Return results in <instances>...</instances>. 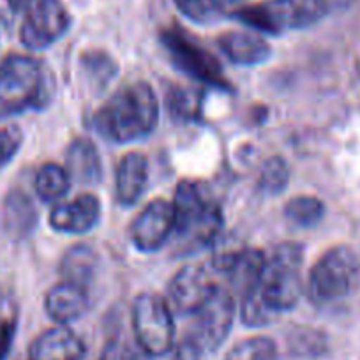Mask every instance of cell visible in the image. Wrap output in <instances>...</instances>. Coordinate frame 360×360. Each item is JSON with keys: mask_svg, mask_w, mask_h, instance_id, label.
Here are the masks:
<instances>
[{"mask_svg": "<svg viewBox=\"0 0 360 360\" xmlns=\"http://www.w3.org/2000/svg\"><path fill=\"white\" fill-rule=\"evenodd\" d=\"M216 286L205 266L188 265L169 281L166 300L175 313L196 314L205 306Z\"/></svg>", "mask_w": 360, "mask_h": 360, "instance_id": "obj_11", "label": "cell"}, {"mask_svg": "<svg viewBox=\"0 0 360 360\" xmlns=\"http://www.w3.org/2000/svg\"><path fill=\"white\" fill-rule=\"evenodd\" d=\"M23 145V131L18 126L0 127V169L16 158Z\"/></svg>", "mask_w": 360, "mask_h": 360, "instance_id": "obj_30", "label": "cell"}, {"mask_svg": "<svg viewBox=\"0 0 360 360\" xmlns=\"http://www.w3.org/2000/svg\"><path fill=\"white\" fill-rule=\"evenodd\" d=\"M302 263L304 245L299 242H281L266 258L258 293L274 313L292 311L306 292Z\"/></svg>", "mask_w": 360, "mask_h": 360, "instance_id": "obj_4", "label": "cell"}, {"mask_svg": "<svg viewBox=\"0 0 360 360\" xmlns=\"http://www.w3.org/2000/svg\"><path fill=\"white\" fill-rule=\"evenodd\" d=\"M360 290V256L348 245L328 249L309 270L306 292L318 306L348 299Z\"/></svg>", "mask_w": 360, "mask_h": 360, "instance_id": "obj_6", "label": "cell"}, {"mask_svg": "<svg viewBox=\"0 0 360 360\" xmlns=\"http://www.w3.org/2000/svg\"><path fill=\"white\" fill-rule=\"evenodd\" d=\"M173 2L186 18L195 23H202V25L216 22L221 16H224L212 0H173Z\"/></svg>", "mask_w": 360, "mask_h": 360, "instance_id": "obj_29", "label": "cell"}, {"mask_svg": "<svg viewBox=\"0 0 360 360\" xmlns=\"http://www.w3.org/2000/svg\"><path fill=\"white\" fill-rule=\"evenodd\" d=\"M46 99V72L37 58L9 55L0 62V119L39 108Z\"/></svg>", "mask_w": 360, "mask_h": 360, "instance_id": "obj_5", "label": "cell"}, {"mask_svg": "<svg viewBox=\"0 0 360 360\" xmlns=\"http://www.w3.org/2000/svg\"><path fill=\"white\" fill-rule=\"evenodd\" d=\"M159 122V101L147 82L122 86L98 110L94 127L112 143H131L154 133Z\"/></svg>", "mask_w": 360, "mask_h": 360, "instance_id": "obj_1", "label": "cell"}, {"mask_svg": "<svg viewBox=\"0 0 360 360\" xmlns=\"http://www.w3.org/2000/svg\"><path fill=\"white\" fill-rule=\"evenodd\" d=\"M25 2L27 0H8L9 8H11L13 11H20V9L25 8Z\"/></svg>", "mask_w": 360, "mask_h": 360, "instance_id": "obj_35", "label": "cell"}, {"mask_svg": "<svg viewBox=\"0 0 360 360\" xmlns=\"http://www.w3.org/2000/svg\"><path fill=\"white\" fill-rule=\"evenodd\" d=\"M325 205L316 196H295L285 205V217L299 228H313L323 219Z\"/></svg>", "mask_w": 360, "mask_h": 360, "instance_id": "obj_24", "label": "cell"}, {"mask_svg": "<svg viewBox=\"0 0 360 360\" xmlns=\"http://www.w3.org/2000/svg\"><path fill=\"white\" fill-rule=\"evenodd\" d=\"M286 349L295 359H320L328 352V335L309 325H295L286 332Z\"/></svg>", "mask_w": 360, "mask_h": 360, "instance_id": "obj_22", "label": "cell"}, {"mask_svg": "<svg viewBox=\"0 0 360 360\" xmlns=\"http://www.w3.org/2000/svg\"><path fill=\"white\" fill-rule=\"evenodd\" d=\"M99 360H134V353L127 346V342L120 341V339H112L106 342Z\"/></svg>", "mask_w": 360, "mask_h": 360, "instance_id": "obj_33", "label": "cell"}, {"mask_svg": "<svg viewBox=\"0 0 360 360\" xmlns=\"http://www.w3.org/2000/svg\"><path fill=\"white\" fill-rule=\"evenodd\" d=\"M279 314L270 309L262 300L258 292L249 293L240 299V320L245 327H265L270 325Z\"/></svg>", "mask_w": 360, "mask_h": 360, "instance_id": "obj_28", "label": "cell"}, {"mask_svg": "<svg viewBox=\"0 0 360 360\" xmlns=\"http://www.w3.org/2000/svg\"><path fill=\"white\" fill-rule=\"evenodd\" d=\"M290 182L288 162L279 155H272L263 162L258 175V189L263 195L274 196L286 189Z\"/></svg>", "mask_w": 360, "mask_h": 360, "instance_id": "obj_25", "label": "cell"}, {"mask_svg": "<svg viewBox=\"0 0 360 360\" xmlns=\"http://www.w3.org/2000/svg\"><path fill=\"white\" fill-rule=\"evenodd\" d=\"M176 248L189 255L202 248H212L223 233L224 216L216 200L193 180H182L175 189ZM179 251V252H180Z\"/></svg>", "mask_w": 360, "mask_h": 360, "instance_id": "obj_2", "label": "cell"}, {"mask_svg": "<svg viewBox=\"0 0 360 360\" xmlns=\"http://www.w3.org/2000/svg\"><path fill=\"white\" fill-rule=\"evenodd\" d=\"M235 297L228 290L216 286L205 306L196 313L195 339L200 342L203 352H216L230 334L235 320Z\"/></svg>", "mask_w": 360, "mask_h": 360, "instance_id": "obj_10", "label": "cell"}, {"mask_svg": "<svg viewBox=\"0 0 360 360\" xmlns=\"http://www.w3.org/2000/svg\"><path fill=\"white\" fill-rule=\"evenodd\" d=\"M46 314L58 325H69L79 320L89 311V299L86 292L71 283H58L44 299Z\"/></svg>", "mask_w": 360, "mask_h": 360, "instance_id": "obj_17", "label": "cell"}, {"mask_svg": "<svg viewBox=\"0 0 360 360\" xmlns=\"http://www.w3.org/2000/svg\"><path fill=\"white\" fill-rule=\"evenodd\" d=\"M265 263V252L259 251V249L245 248L237 258V262L226 272V276L230 278L231 292L240 297V299L249 295V293L258 292Z\"/></svg>", "mask_w": 360, "mask_h": 360, "instance_id": "obj_19", "label": "cell"}, {"mask_svg": "<svg viewBox=\"0 0 360 360\" xmlns=\"http://www.w3.org/2000/svg\"><path fill=\"white\" fill-rule=\"evenodd\" d=\"M348 2L349 0H266L262 4L235 9L230 15L256 32L279 36L290 30L307 29L323 20L332 9Z\"/></svg>", "mask_w": 360, "mask_h": 360, "instance_id": "obj_3", "label": "cell"}, {"mask_svg": "<svg viewBox=\"0 0 360 360\" xmlns=\"http://www.w3.org/2000/svg\"><path fill=\"white\" fill-rule=\"evenodd\" d=\"M16 332V314L11 309L0 307V360L8 356Z\"/></svg>", "mask_w": 360, "mask_h": 360, "instance_id": "obj_31", "label": "cell"}, {"mask_svg": "<svg viewBox=\"0 0 360 360\" xmlns=\"http://www.w3.org/2000/svg\"><path fill=\"white\" fill-rule=\"evenodd\" d=\"M101 219V202L92 193H83L68 202L55 203L50 212V226L58 233L83 235Z\"/></svg>", "mask_w": 360, "mask_h": 360, "instance_id": "obj_13", "label": "cell"}, {"mask_svg": "<svg viewBox=\"0 0 360 360\" xmlns=\"http://www.w3.org/2000/svg\"><path fill=\"white\" fill-rule=\"evenodd\" d=\"M212 2L217 6V9H219L223 15H226V13L230 11L235 4H240L242 0H212Z\"/></svg>", "mask_w": 360, "mask_h": 360, "instance_id": "obj_34", "label": "cell"}, {"mask_svg": "<svg viewBox=\"0 0 360 360\" xmlns=\"http://www.w3.org/2000/svg\"><path fill=\"white\" fill-rule=\"evenodd\" d=\"M65 169L71 180L79 184H99L103 179V162L96 145L86 138L72 141L65 154Z\"/></svg>", "mask_w": 360, "mask_h": 360, "instance_id": "obj_18", "label": "cell"}, {"mask_svg": "<svg viewBox=\"0 0 360 360\" xmlns=\"http://www.w3.org/2000/svg\"><path fill=\"white\" fill-rule=\"evenodd\" d=\"M20 39L29 50H44L71 29V15L62 0H27Z\"/></svg>", "mask_w": 360, "mask_h": 360, "instance_id": "obj_8", "label": "cell"}, {"mask_svg": "<svg viewBox=\"0 0 360 360\" xmlns=\"http://www.w3.org/2000/svg\"><path fill=\"white\" fill-rule=\"evenodd\" d=\"M85 345L65 325L43 332L30 346V360H82Z\"/></svg>", "mask_w": 360, "mask_h": 360, "instance_id": "obj_16", "label": "cell"}, {"mask_svg": "<svg viewBox=\"0 0 360 360\" xmlns=\"http://www.w3.org/2000/svg\"><path fill=\"white\" fill-rule=\"evenodd\" d=\"M217 46L224 57L235 65L252 68L270 57L272 50L265 37L248 30H228L217 37Z\"/></svg>", "mask_w": 360, "mask_h": 360, "instance_id": "obj_15", "label": "cell"}, {"mask_svg": "<svg viewBox=\"0 0 360 360\" xmlns=\"http://www.w3.org/2000/svg\"><path fill=\"white\" fill-rule=\"evenodd\" d=\"M168 108L173 119L186 122V120H196L202 112V98L196 90L175 86L168 94Z\"/></svg>", "mask_w": 360, "mask_h": 360, "instance_id": "obj_27", "label": "cell"}, {"mask_svg": "<svg viewBox=\"0 0 360 360\" xmlns=\"http://www.w3.org/2000/svg\"><path fill=\"white\" fill-rule=\"evenodd\" d=\"M148 175H150V166L147 155L141 152H129L124 155L117 166L115 175L117 202L122 207L136 205L147 191Z\"/></svg>", "mask_w": 360, "mask_h": 360, "instance_id": "obj_14", "label": "cell"}, {"mask_svg": "<svg viewBox=\"0 0 360 360\" xmlns=\"http://www.w3.org/2000/svg\"><path fill=\"white\" fill-rule=\"evenodd\" d=\"M37 224V209L30 196L13 189L4 202V228L13 240H23Z\"/></svg>", "mask_w": 360, "mask_h": 360, "instance_id": "obj_20", "label": "cell"}, {"mask_svg": "<svg viewBox=\"0 0 360 360\" xmlns=\"http://www.w3.org/2000/svg\"><path fill=\"white\" fill-rule=\"evenodd\" d=\"M133 330L147 355L162 356L172 352L175 323L168 300L159 293H141L133 304Z\"/></svg>", "mask_w": 360, "mask_h": 360, "instance_id": "obj_7", "label": "cell"}, {"mask_svg": "<svg viewBox=\"0 0 360 360\" xmlns=\"http://www.w3.org/2000/svg\"><path fill=\"white\" fill-rule=\"evenodd\" d=\"M278 345L274 339L265 335L244 339L237 342L230 352L226 353L224 360H278Z\"/></svg>", "mask_w": 360, "mask_h": 360, "instance_id": "obj_26", "label": "cell"}, {"mask_svg": "<svg viewBox=\"0 0 360 360\" xmlns=\"http://www.w3.org/2000/svg\"><path fill=\"white\" fill-rule=\"evenodd\" d=\"M96 265H98V256H96L94 249L85 244H76L69 248L62 256L58 272L65 283H71V285L85 290L86 285H90L94 278Z\"/></svg>", "mask_w": 360, "mask_h": 360, "instance_id": "obj_21", "label": "cell"}, {"mask_svg": "<svg viewBox=\"0 0 360 360\" xmlns=\"http://www.w3.org/2000/svg\"><path fill=\"white\" fill-rule=\"evenodd\" d=\"M203 348L200 342L196 341L195 335H188L176 346L175 353H173L172 360H202L203 359Z\"/></svg>", "mask_w": 360, "mask_h": 360, "instance_id": "obj_32", "label": "cell"}, {"mask_svg": "<svg viewBox=\"0 0 360 360\" xmlns=\"http://www.w3.org/2000/svg\"><path fill=\"white\" fill-rule=\"evenodd\" d=\"M175 230L173 202L158 198L148 203L131 226V240L141 252H155L168 242Z\"/></svg>", "mask_w": 360, "mask_h": 360, "instance_id": "obj_12", "label": "cell"}, {"mask_svg": "<svg viewBox=\"0 0 360 360\" xmlns=\"http://www.w3.org/2000/svg\"><path fill=\"white\" fill-rule=\"evenodd\" d=\"M71 188V176L68 169L55 162H46L37 172L34 189L44 203H58Z\"/></svg>", "mask_w": 360, "mask_h": 360, "instance_id": "obj_23", "label": "cell"}, {"mask_svg": "<svg viewBox=\"0 0 360 360\" xmlns=\"http://www.w3.org/2000/svg\"><path fill=\"white\" fill-rule=\"evenodd\" d=\"M161 41L180 71H184L186 75L202 83L226 89V78L217 58L200 46L195 39H191L184 30H162Z\"/></svg>", "mask_w": 360, "mask_h": 360, "instance_id": "obj_9", "label": "cell"}]
</instances>
